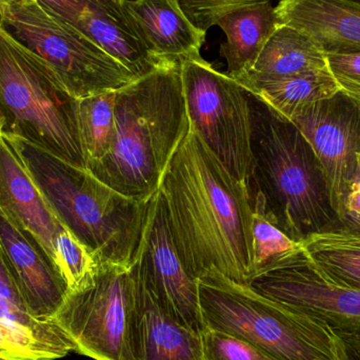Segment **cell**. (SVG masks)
<instances>
[{"instance_id": "cell-17", "label": "cell", "mask_w": 360, "mask_h": 360, "mask_svg": "<svg viewBox=\"0 0 360 360\" xmlns=\"http://www.w3.org/2000/svg\"><path fill=\"white\" fill-rule=\"evenodd\" d=\"M133 29L158 63L201 57L207 33L186 18L177 0H122Z\"/></svg>"}, {"instance_id": "cell-30", "label": "cell", "mask_w": 360, "mask_h": 360, "mask_svg": "<svg viewBox=\"0 0 360 360\" xmlns=\"http://www.w3.org/2000/svg\"><path fill=\"white\" fill-rule=\"evenodd\" d=\"M328 67L340 89L360 103V51L328 53Z\"/></svg>"}, {"instance_id": "cell-27", "label": "cell", "mask_w": 360, "mask_h": 360, "mask_svg": "<svg viewBox=\"0 0 360 360\" xmlns=\"http://www.w3.org/2000/svg\"><path fill=\"white\" fill-rule=\"evenodd\" d=\"M300 245L302 243H296L266 218L253 213V278Z\"/></svg>"}, {"instance_id": "cell-22", "label": "cell", "mask_w": 360, "mask_h": 360, "mask_svg": "<svg viewBox=\"0 0 360 360\" xmlns=\"http://www.w3.org/2000/svg\"><path fill=\"white\" fill-rule=\"evenodd\" d=\"M302 245L328 276L360 291V235L333 229L310 235Z\"/></svg>"}, {"instance_id": "cell-33", "label": "cell", "mask_w": 360, "mask_h": 360, "mask_svg": "<svg viewBox=\"0 0 360 360\" xmlns=\"http://www.w3.org/2000/svg\"><path fill=\"white\" fill-rule=\"evenodd\" d=\"M354 1L359 2V4H360V0H354Z\"/></svg>"}, {"instance_id": "cell-13", "label": "cell", "mask_w": 360, "mask_h": 360, "mask_svg": "<svg viewBox=\"0 0 360 360\" xmlns=\"http://www.w3.org/2000/svg\"><path fill=\"white\" fill-rule=\"evenodd\" d=\"M122 360H202L201 333L175 321L160 306L134 264Z\"/></svg>"}, {"instance_id": "cell-6", "label": "cell", "mask_w": 360, "mask_h": 360, "mask_svg": "<svg viewBox=\"0 0 360 360\" xmlns=\"http://www.w3.org/2000/svg\"><path fill=\"white\" fill-rule=\"evenodd\" d=\"M0 134L86 169L73 98L44 60L0 27Z\"/></svg>"}, {"instance_id": "cell-7", "label": "cell", "mask_w": 360, "mask_h": 360, "mask_svg": "<svg viewBox=\"0 0 360 360\" xmlns=\"http://www.w3.org/2000/svg\"><path fill=\"white\" fill-rule=\"evenodd\" d=\"M0 27L44 60L73 98L118 90L136 79L37 0L0 1Z\"/></svg>"}, {"instance_id": "cell-9", "label": "cell", "mask_w": 360, "mask_h": 360, "mask_svg": "<svg viewBox=\"0 0 360 360\" xmlns=\"http://www.w3.org/2000/svg\"><path fill=\"white\" fill-rule=\"evenodd\" d=\"M249 285L327 323L344 342L349 359L360 360V291L328 276L302 245L256 275Z\"/></svg>"}, {"instance_id": "cell-4", "label": "cell", "mask_w": 360, "mask_h": 360, "mask_svg": "<svg viewBox=\"0 0 360 360\" xmlns=\"http://www.w3.org/2000/svg\"><path fill=\"white\" fill-rule=\"evenodd\" d=\"M30 175L59 221L98 264L130 268L143 240L150 200L124 196L31 143L12 139Z\"/></svg>"}, {"instance_id": "cell-15", "label": "cell", "mask_w": 360, "mask_h": 360, "mask_svg": "<svg viewBox=\"0 0 360 360\" xmlns=\"http://www.w3.org/2000/svg\"><path fill=\"white\" fill-rule=\"evenodd\" d=\"M0 211L39 245L54 266L55 241L65 228L32 179L12 139L2 134Z\"/></svg>"}, {"instance_id": "cell-32", "label": "cell", "mask_w": 360, "mask_h": 360, "mask_svg": "<svg viewBox=\"0 0 360 360\" xmlns=\"http://www.w3.org/2000/svg\"><path fill=\"white\" fill-rule=\"evenodd\" d=\"M0 1H4V2H13V1H22V0H0Z\"/></svg>"}, {"instance_id": "cell-19", "label": "cell", "mask_w": 360, "mask_h": 360, "mask_svg": "<svg viewBox=\"0 0 360 360\" xmlns=\"http://www.w3.org/2000/svg\"><path fill=\"white\" fill-rule=\"evenodd\" d=\"M217 25L226 36V41L220 46V55L228 65L226 74L237 82L253 69L274 33L275 6L271 0L245 6L226 15Z\"/></svg>"}, {"instance_id": "cell-31", "label": "cell", "mask_w": 360, "mask_h": 360, "mask_svg": "<svg viewBox=\"0 0 360 360\" xmlns=\"http://www.w3.org/2000/svg\"><path fill=\"white\" fill-rule=\"evenodd\" d=\"M359 181H360V162H359V174H357V179H356V181H355V184H356V182H359Z\"/></svg>"}, {"instance_id": "cell-3", "label": "cell", "mask_w": 360, "mask_h": 360, "mask_svg": "<svg viewBox=\"0 0 360 360\" xmlns=\"http://www.w3.org/2000/svg\"><path fill=\"white\" fill-rule=\"evenodd\" d=\"M249 92L253 166L245 182L253 213L296 243L338 221L321 164L297 127Z\"/></svg>"}, {"instance_id": "cell-18", "label": "cell", "mask_w": 360, "mask_h": 360, "mask_svg": "<svg viewBox=\"0 0 360 360\" xmlns=\"http://www.w3.org/2000/svg\"><path fill=\"white\" fill-rule=\"evenodd\" d=\"M275 19L312 38L326 54L360 51V4L354 0H281Z\"/></svg>"}, {"instance_id": "cell-5", "label": "cell", "mask_w": 360, "mask_h": 360, "mask_svg": "<svg viewBox=\"0 0 360 360\" xmlns=\"http://www.w3.org/2000/svg\"><path fill=\"white\" fill-rule=\"evenodd\" d=\"M198 293L205 328L239 338L271 360H350L327 323L217 270L198 279Z\"/></svg>"}, {"instance_id": "cell-29", "label": "cell", "mask_w": 360, "mask_h": 360, "mask_svg": "<svg viewBox=\"0 0 360 360\" xmlns=\"http://www.w3.org/2000/svg\"><path fill=\"white\" fill-rule=\"evenodd\" d=\"M180 8L193 25L207 33V30L217 25L226 15L269 0H177Z\"/></svg>"}, {"instance_id": "cell-16", "label": "cell", "mask_w": 360, "mask_h": 360, "mask_svg": "<svg viewBox=\"0 0 360 360\" xmlns=\"http://www.w3.org/2000/svg\"><path fill=\"white\" fill-rule=\"evenodd\" d=\"M0 248L17 289L35 319H54L68 288L48 256L0 211Z\"/></svg>"}, {"instance_id": "cell-10", "label": "cell", "mask_w": 360, "mask_h": 360, "mask_svg": "<svg viewBox=\"0 0 360 360\" xmlns=\"http://www.w3.org/2000/svg\"><path fill=\"white\" fill-rule=\"evenodd\" d=\"M130 290V268L98 264L86 285L68 292L53 319L72 338L78 354L122 360Z\"/></svg>"}, {"instance_id": "cell-23", "label": "cell", "mask_w": 360, "mask_h": 360, "mask_svg": "<svg viewBox=\"0 0 360 360\" xmlns=\"http://www.w3.org/2000/svg\"><path fill=\"white\" fill-rule=\"evenodd\" d=\"M116 90L77 99V122L88 167L103 160L115 137Z\"/></svg>"}, {"instance_id": "cell-21", "label": "cell", "mask_w": 360, "mask_h": 360, "mask_svg": "<svg viewBox=\"0 0 360 360\" xmlns=\"http://www.w3.org/2000/svg\"><path fill=\"white\" fill-rule=\"evenodd\" d=\"M237 82L290 122L311 105L330 98L342 90L329 68L289 77L243 79Z\"/></svg>"}, {"instance_id": "cell-14", "label": "cell", "mask_w": 360, "mask_h": 360, "mask_svg": "<svg viewBox=\"0 0 360 360\" xmlns=\"http://www.w3.org/2000/svg\"><path fill=\"white\" fill-rule=\"evenodd\" d=\"M37 1L120 61L135 77H141L164 65L148 52L127 18L122 0Z\"/></svg>"}, {"instance_id": "cell-28", "label": "cell", "mask_w": 360, "mask_h": 360, "mask_svg": "<svg viewBox=\"0 0 360 360\" xmlns=\"http://www.w3.org/2000/svg\"><path fill=\"white\" fill-rule=\"evenodd\" d=\"M200 335L202 360H271L251 345L230 334L205 328Z\"/></svg>"}, {"instance_id": "cell-11", "label": "cell", "mask_w": 360, "mask_h": 360, "mask_svg": "<svg viewBox=\"0 0 360 360\" xmlns=\"http://www.w3.org/2000/svg\"><path fill=\"white\" fill-rule=\"evenodd\" d=\"M314 151L338 218L359 174L360 103L340 90L292 120Z\"/></svg>"}, {"instance_id": "cell-12", "label": "cell", "mask_w": 360, "mask_h": 360, "mask_svg": "<svg viewBox=\"0 0 360 360\" xmlns=\"http://www.w3.org/2000/svg\"><path fill=\"white\" fill-rule=\"evenodd\" d=\"M132 264L175 321L198 333L205 329L199 306L198 279L188 272L180 258L160 191L150 200L143 240Z\"/></svg>"}, {"instance_id": "cell-24", "label": "cell", "mask_w": 360, "mask_h": 360, "mask_svg": "<svg viewBox=\"0 0 360 360\" xmlns=\"http://www.w3.org/2000/svg\"><path fill=\"white\" fill-rule=\"evenodd\" d=\"M0 321L20 331L37 336L51 344L76 352L72 338L54 321L35 319L23 302L16 283L8 271L0 248Z\"/></svg>"}, {"instance_id": "cell-1", "label": "cell", "mask_w": 360, "mask_h": 360, "mask_svg": "<svg viewBox=\"0 0 360 360\" xmlns=\"http://www.w3.org/2000/svg\"><path fill=\"white\" fill-rule=\"evenodd\" d=\"M160 193L173 240L194 278L217 270L236 283L253 278V210L235 179L196 133L175 152Z\"/></svg>"}, {"instance_id": "cell-2", "label": "cell", "mask_w": 360, "mask_h": 360, "mask_svg": "<svg viewBox=\"0 0 360 360\" xmlns=\"http://www.w3.org/2000/svg\"><path fill=\"white\" fill-rule=\"evenodd\" d=\"M190 131L180 63H167L116 90L115 137L88 171L129 198L148 201Z\"/></svg>"}, {"instance_id": "cell-20", "label": "cell", "mask_w": 360, "mask_h": 360, "mask_svg": "<svg viewBox=\"0 0 360 360\" xmlns=\"http://www.w3.org/2000/svg\"><path fill=\"white\" fill-rule=\"evenodd\" d=\"M327 54L312 38L294 27L277 25L253 69L241 79H274L328 69Z\"/></svg>"}, {"instance_id": "cell-26", "label": "cell", "mask_w": 360, "mask_h": 360, "mask_svg": "<svg viewBox=\"0 0 360 360\" xmlns=\"http://www.w3.org/2000/svg\"><path fill=\"white\" fill-rule=\"evenodd\" d=\"M70 351L0 321V360H56Z\"/></svg>"}, {"instance_id": "cell-25", "label": "cell", "mask_w": 360, "mask_h": 360, "mask_svg": "<svg viewBox=\"0 0 360 360\" xmlns=\"http://www.w3.org/2000/svg\"><path fill=\"white\" fill-rule=\"evenodd\" d=\"M54 266L67 285L68 292H73L92 279L98 262L88 248L65 228L55 241Z\"/></svg>"}, {"instance_id": "cell-8", "label": "cell", "mask_w": 360, "mask_h": 360, "mask_svg": "<svg viewBox=\"0 0 360 360\" xmlns=\"http://www.w3.org/2000/svg\"><path fill=\"white\" fill-rule=\"evenodd\" d=\"M180 72L191 130L245 184L253 166L249 92L202 57L181 61Z\"/></svg>"}]
</instances>
